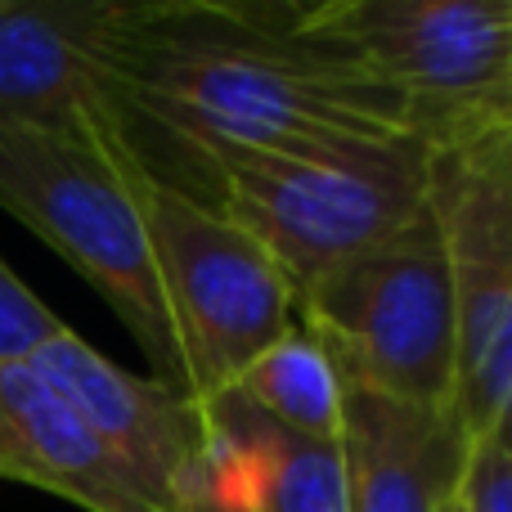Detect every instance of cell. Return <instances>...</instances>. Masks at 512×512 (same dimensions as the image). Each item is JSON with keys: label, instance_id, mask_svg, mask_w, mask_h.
Returning a JSON list of instances; mask_svg holds the SVG:
<instances>
[{"label": "cell", "instance_id": "1", "mask_svg": "<svg viewBox=\"0 0 512 512\" xmlns=\"http://www.w3.org/2000/svg\"><path fill=\"white\" fill-rule=\"evenodd\" d=\"M95 54L117 113L171 144L409 140L400 108L297 36L292 9L113 0Z\"/></svg>", "mask_w": 512, "mask_h": 512}, {"label": "cell", "instance_id": "2", "mask_svg": "<svg viewBox=\"0 0 512 512\" xmlns=\"http://www.w3.org/2000/svg\"><path fill=\"white\" fill-rule=\"evenodd\" d=\"M180 149L207 180L198 198L243 225L297 297L432 207V153L414 140L337 135Z\"/></svg>", "mask_w": 512, "mask_h": 512}, {"label": "cell", "instance_id": "3", "mask_svg": "<svg viewBox=\"0 0 512 512\" xmlns=\"http://www.w3.org/2000/svg\"><path fill=\"white\" fill-rule=\"evenodd\" d=\"M140 162L122 113L90 131H45L0 117V207L113 306L158 378L185 391V360L140 212Z\"/></svg>", "mask_w": 512, "mask_h": 512}, {"label": "cell", "instance_id": "4", "mask_svg": "<svg viewBox=\"0 0 512 512\" xmlns=\"http://www.w3.org/2000/svg\"><path fill=\"white\" fill-rule=\"evenodd\" d=\"M292 27L382 90L427 153L512 126L508 0H328Z\"/></svg>", "mask_w": 512, "mask_h": 512}, {"label": "cell", "instance_id": "5", "mask_svg": "<svg viewBox=\"0 0 512 512\" xmlns=\"http://www.w3.org/2000/svg\"><path fill=\"white\" fill-rule=\"evenodd\" d=\"M297 328L319 342L346 387L450 409L454 301L432 207L310 283L297 297Z\"/></svg>", "mask_w": 512, "mask_h": 512}, {"label": "cell", "instance_id": "6", "mask_svg": "<svg viewBox=\"0 0 512 512\" xmlns=\"http://www.w3.org/2000/svg\"><path fill=\"white\" fill-rule=\"evenodd\" d=\"M144 158V153H140ZM140 212L185 360V391L203 409L225 400L243 369L297 324V292L243 225L194 189L140 162Z\"/></svg>", "mask_w": 512, "mask_h": 512}, {"label": "cell", "instance_id": "7", "mask_svg": "<svg viewBox=\"0 0 512 512\" xmlns=\"http://www.w3.org/2000/svg\"><path fill=\"white\" fill-rule=\"evenodd\" d=\"M432 216L454 301V396L463 441L512 423V126L432 153Z\"/></svg>", "mask_w": 512, "mask_h": 512}, {"label": "cell", "instance_id": "8", "mask_svg": "<svg viewBox=\"0 0 512 512\" xmlns=\"http://www.w3.org/2000/svg\"><path fill=\"white\" fill-rule=\"evenodd\" d=\"M32 364L72 400L104 445L131 468L158 512H185L212 486L216 423L189 391L167 378L122 369L72 328L54 333Z\"/></svg>", "mask_w": 512, "mask_h": 512}, {"label": "cell", "instance_id": "9", "mask_svg": "<svg viewBox=\"0 0 512 512\" xmlns=\"http://www.w3.org/2000/svg\"><path fill=\"white\" fill-rule=\"evenodd\" d=\"M0 477L81 512H158L131 468L32 360L0 364Z\"/></svg>", "mask_w": 512, "mask_h": 512}, {"label": "cell", "instance_id": "10", "mask_svg": "<svg viewBox=\"0 0 512 512\" xmlns=\"http://www.w3.org/2000/svg\"><path fill=\"white\" fill-rule=\"evenodd\" d=\"M113 0L32 5L0 0V117L45 131H90L113 117L99 32Z\"/></svg>", "mask_w": 512, "mask_h": 512}, {"label": "cell", "instance_id": "11", "mask_svg": "<svg viewBox=\"0 0 512 512\" xmlns=\"http://www.w3.org/2000/svg\"><path fill=\"white\" fill-rule=\"evenodd\" d=\"M337 445L351 512H441L468 459L450 409L396 405L355 387H346Z\"/></svg>", "mask_w": 512, "mask_h": 512}, {"label": "cell", "instance_id": "12", "mask_svg": "<svg viewBox=\"0 0 512 512\" xmlns=\"http://www.w3.org/2000/svg\"><path fill=\"white\" fill-rule=\"evenodd\" d=\"M212 486L248 512H351L337 441L279 432L239 396L212 405Z\"/></svg>", "mask_w": 512, "mask_h": 512}, {"label": "cell", "instance_id": "13", "mask_svg": "<svg viewBox=\"0 0 512 512\" xmlns=\"http://www.w3.org/2000/svg\"><path fill=\"white\" fill-rule=\"evenodd\" d=\"M230 396L301 441H337L342 436L346 382L333 369L319 342H310L297 324L243 369Z\"/></svg>", "mask_w": 512, "mask_h": 512}, {"label": "cell", "instance_id": "14", "mask_svg": "<svg viewBox=\"0 0 512 512\" xmlns=\"http://www.w3.org/2000/svg\"><path fill=\"white\" fill-rule=\"evenodd\" d=\"M63 319L0 261V364H23L50 342L54 333H63Z\"/></svg>", "mask_w": 512, "mask_h": 512}, {"label": "cell", "instance_id": "15", "mask_svg": "<svg viewBox=\"0 0 512 512\" xmlns=\"http://www.w3.org/2000/svg\"><path fill=\"white\" fill-rule=\"evenodd\" d=\"M459 512H512V423L468 445L459 486H454Z\"/></svg>", "mask_w": 512, "mask_h": 512}, {"label": "cell", "instance_id": "16", "mask_svg": "<svg viewBox=\"0 0 512 512\" xmlns=\"http://www.w3.org/2000/svg\"><path fill=\"white\" fill-rule=\"evenodd\" d=\"M185 512H248L243 504H234L230 495H216V490H207L203 499H194V504H189Z\"/></svg>", "mask_w": 512, "mask_h": 512}, {"label": "cell", "instance_id": "17", "mask_svg": "<svg viewBox=\"0 0 512 512\" xmlns=\"http://www.w3.org/2000/svg\"><path fill=\"white\" fill-rule=\"evenodd\" d=\"M441 512H459V508H454V499H450V504H445V508H441Z\"/></svg>", "mask_w": 512, "mask_h": 512}]
</instances>
